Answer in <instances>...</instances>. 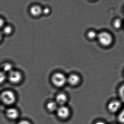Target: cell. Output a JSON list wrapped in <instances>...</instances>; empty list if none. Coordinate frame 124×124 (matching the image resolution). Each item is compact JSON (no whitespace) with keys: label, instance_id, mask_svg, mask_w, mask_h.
Here are the masks:
<instances>
[{"label":"cell","instance_id":"cell-24","mask_svg":"<svg viewBox=\"0 0 124 124\" xmlns=\"http://www.w3.org/2000/svg\"></svg>","mask_w":124,"mask_h":124},{"label":"cell","instance_id":"cell-19","mask_svg":"<svg viewBox=\"0 0 124 124\" xmlns=\"http://www.w3.org/2000/svg\"><path fill=\"white\" fill-rule=\"evenodd\" d=\"M50 11V9L48 7H46L44 8V9H42V13H44V14H49Z\"/></svg>","mask_w":124,"mask_h":124},{"label":"cell","instance_id":"cell-22","mask_svg":"<svg viewBox=\"0 0 124 124\" xmlns=\"http://www.w3.org/2000/svg\"><path fill=\"white\" fill-rule=\"evenodd\" d=\"M95 124H106L105 122H103L100 121L97 122Z\"/></svg>","mask_w":124,"mask_h":124},{"label":"cell","instance_id":"cell-3","mask_svg":"<svg viewBox=\"0 0 124 124\" xmlns=\"http://www.w3.org/2000/svg\"><path fill=\"white\" fill-rule=\"evenodd\" d=\"M52 83L54 85L57 87H61L64 85L67 79L62 74L57 73L54 74L52 78Z\"/></svg>","mask_w":124,"mask_h":124},{"label":"cell","instance_id":"cell-1","mask_svg":"<svg viewBox=\"0 0 124 124\" xmlns=\"http://www.w3.org/2000/svg\"><path fill=\"white\" fill-rule=\"evenodd\" d=\"M0 100L5 105H10L14 104L16 98L14 93L10 90L4 91L0 95Z\"/></svg>","mask_w":124,"mask_h":124},{"label":"cell","instance_id":"cell-25","mask_svg":"<svg viewBox=\"0 0 124 124\" xmlns=\"http://www.w3.org/2000/svg\"></svg>","mask_w":124,"mask_h":124},{"label":"cell","instance_id":"cell-5","mask_svg":"<svg viewBox=\"0 0 124 124\" xmlns=\"http://www.w3.org/2000/svg\"><path fill=\"white\" fill-rule=\"evenodd\" d=\"M121 106V103L118 100H114L109 103L108 105V110L112 113H115L118 111Z\"/></svg>","mask_w":124,"mask_h":124},{"label":"cell","instance_id":"cell-8","mask_svg":"<svg viewBox=\"0 0 124 124\" xmlns=\"http://www.w3.org/2000/svg\"><path fill=\"white\" fill-rule=\"evenodd\" d=\"M80 81V78L77 75L72 74L67 79L68 82L71 85H76L78 84Z\"/></svg>","mask_w":124,"mask_h":124},{"label":"cell","instance_id":"cell-2","mask_svg":"<svg viewBox=\"0 0 124 124\" xmlns=\"http://www.w3.org/2000/svg\"><path fill=\"white\" fill-rule=\"evenodd\" d=\"M100 43L104 46H108L112 44L113 38L112 35L107 32H103L97 35Z\"/></svg>","mask_w":124,"mask_h":124},{"label":"cell","instance_id":"cell-12","mask_svg":"<svg viewBox=\"0 0 124 124\" xmlns=\"http://www.w3.org/2000/svg\"><path fill=\"white\" fill-rule=\"evenodd\" d=\"M114 27L116 29H118L121 27L122 25V22L121 20L119 19H116L114 21Z\"/></svg>","mask_w":124,"mask_h":124},{"label":"cell","instance_id":"cell-4","mask_svg":"<svg viewBox=\"0 0 124 124\" xmlns=\"http://www.w3.org/2000/svg\"><path fill=\"white\" fill-rule=\"evenodd\" d=\"M22 75L19 72L12 71L9 73L8 78L9 81L13 83H17L20 82L22 79Z\"/></svg>","mask_w":124,"mask_h":124},{"label":"cell","instance_id":"cell-20","mask_svg":"<svg viewBox=\"0 0 124 124\" xmlns=\"http://www.w3.org/2000/svg\"><path fill=\"white\" fill-rule=\"evenodd\" d=\"M18 124H31L27 121H22L20 122Z\"/></svg>","mask_w":124,"mask_h":124},{"label":"cell","instance_id":"cell-10","mask_svg":"<svg viewBox=\"0 0 124 124\" xmlns=\"http://www.w3.org/2000/svg\"><path fill=\"white\" fill-rule=\"evenodd\" d=\"M67 98L66 95L63 93L59 94L56 98L57 103L61 105H64L67 101Z\"/></svg>","mask_w":124,"mask_h":124},{"label":"cell","instance_id":"cell-6","mask_svg":"<svg viewBox=\"0 0 124 124\" xmlns=\"http://www.w3.org/2000/svg\"><path fill=\"white\" fill-rule=\"evenodd\" d=\"M57 114L59 117L62 118H66L69 116V110L68 107L65 106H62L57 108Z\"/></svg>","mask_w":124,"mask_h":124},{"label":"cell","instance_id":"cell-7","mask_svg":"<svg viewBox=\"0 0 124 124\" xmlns=\"http://www.w3.org/2000/svg\"><path fill=\"white\" fill-rule=\"evenodd\" d=\"M6 115L9 119L14 120L18 118L19 113L18 111L16 108H10L6 111Z\"/></svg>","mask_w":124,"mask_h":124},{"label":"cell","instance_id":"cell-11","mask_svg":"<svg viewBox=\"0 0 124 124\" xmlns=\"http://www.w3.org/2000/svg\"><path fill=\"white\" fill-rule=\"evenodd\" d=\"M47 108L51 111H54L57 110V103L54 102H51L49 103L47 105Z\"/></svg>","mask_w":124,"mask_h":124},{"label":"cell","instance_id":"cell-16","mask_svg":"<svg viewBox=\"0 0 124 124\" xmlns=\"http://www.w3.org/2000/svg\"><path fill=\"white\" fill-rule=\"evenodd\" d=\"M118 118V120L120 123L124 124V109L120 112Z\"/></svg>","mask_w":124,"mask_h":124},{"label":"cell","instance_id":"cell-15","mask_svg":"<svg viewBox=\"0 0 124 124\" xmlns=\"http://www.w3.org/2000/svg\"><path fill=\"white\" fill-rule=\"evenodd\" d=\"M97 36V35L96 32L94 31H90L87 33V36L90 39H94L95 38H96Z\"/></svg>","mask_w":124,"mask_h":124},{"label":"cell","instance_id":"cell-17","mask_svg":"<svg viewBox=\"0 0 124 124\" xmlns=\"http://www.w3.org/2000/svg\"><path fill=\"white\" fill-rule=\"evenodd\" d=\"M12 31V28L10 26H6L3 30V32L5 34L8 35L11 33Z\"/></svg>","mask_w":124,"mask_h":124},{"label":"cell","instance_id":"cell-23","mask_svg":"<svg viewBox=\"0 0 124 124\" xmlns=\"http://www.w3.org/2000/svg\"><path fill=\"white\" fill-rule=\"evenodd\" d=\"M1 36H2V35H1V33L0 32V41L1 39Z\"/></svg>","mask_w":124,"mask_h":124},{"label":"cell","instance_id":"cell-14","mask_svg":"<svg viewBox=\"0 0 124 124\" xmlns=\"http://www.w3.org/2000/svg\"><path fill=\"white\" fill-rule=\"evenodd\" d=\"M119 95L121 99L124 103V84L122 85L119 88Z\"/></svg>","mask_w":124,"mask_h":124},{"label":"cell","instance_id":"cell-18","mask_svg":"<svg viewBox=\"0 0 124 124\" xmlns=\"http://www.w3.org/2000/svg\"><path fill=\"white\" fill-rule=\"evenodd\" d=\"M6 78V75L4 73L0 72V84L2 83L5 81Z\"/></svg>","mask_w":124,"mask_h":124},{"label":"cell","instance_id":"cell-13","mask_svg":"<svg viewBox=\"0 0 124 124\" xmlns=\"http://www.w3.org/2000/svg\"><path fill=\"white\" fill-rule=\"evenodd\" d=\"M3 68L5 72L9 73L12 71V66L9 63H5L3 66Z\"/></svg>","mask_w":124,"mask_h":124},{"label":"cell","instance_id":"cell-9","mask_svg":"<svg viewBox=\"0 0 124 124\" xmlns=\"http://www.w3.org/2000/svg\"><path fill=\"white\" fill-rule=\"evenodd\" d=\"M30 13L34 16H38L42 13V9L38 5L33 6L31 8Z\"/></svg>","mask_w":124,"mask_h":124},{"label":"cell","instance_id":"cell-21","mask_svg":"<svg viewBox=\"0 0 124 124\" xmlns=\"http://www.w3.org/2000/svg\"><path fill=\"white\" fill-rule=\"evenodd\" d=\"M4 22L2 19L0 18V28L3 25Z\"/></svg>","mask_w":124,"mask_h":124}]
</instances>
